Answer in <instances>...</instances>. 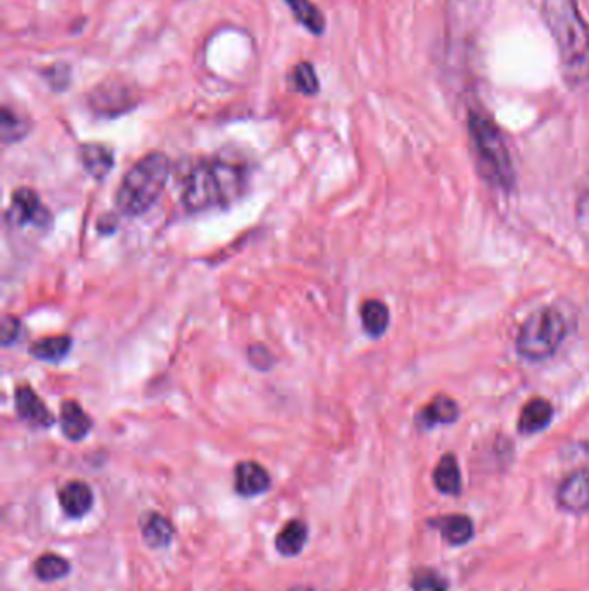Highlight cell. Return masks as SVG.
Listing matches in <instances>:
<instances>
[{
    "mask_svg": "<svg viewBox=\"0 0 589 591\" xmlns=\"http://www.w3.org/2000/svg\"><path fill=\"white\" fill-rule=\"evenodd\" d=\"M19 329H21V324H19L18 318L13 315H5L2 320V345L11 346L18 339Z\"/></svg>",
    "mask_w": 589,
    "mask_h": 591,
    "instance_id": "obj_28",
    "label": "cell"
},
{
    "mask_svg": "<svg viewBox=\"0 0 589 591\" xmlns=\"http://www.w3.org/2000/svg\"><path fill=\"white\" fill-rule=\"evenodd\" d=\"M70 562L61 556H55V554H45V556H38L35 566H34V573L44 583L63 579V577H66L70 574Z\"/></svg>",
    "mask_w": 589,
    "mask_h": 591,
    "instance_id": "obj_23",
    "label": "cell"
},
{
    "mask_svg": "<svg viewBox=\"0 0 589 591\" xmlns=\"http://www.w3.org/2000/svg\"><path fill=\"white\" fill-rule=\"evenodd\" d=\"M293 87L304 95H314L318 92L320 84L310 63H301L295 66L293 71Z\"/></svg>",
    "mask_w": 589,
    "mask_h": 591,
    "instance_id": "obj_26",
    "label": "cell"
},
{
    "mask_svg": "<svg viewBox=\"0 0 589 591\" xmlns=\"http://www.w3.org/2000/svg\"><path fill=\"white\" fill-rule=\"evenodd\" d=\"M70 349L71 337H68V336H55V337H45V339L36 341L30 351L38 360L57 364L70 353Z\"/></svg>",
    "mask_w": 589,
    "mask_h": 591,
    "instance_id": "obj_22",
    "label": "cell"
},
{
    "mask_svg": "<svg viewBox=\"0 0 589 591\" xmlns=\"http://www.w3.org/2000/svg\"><path fill=\"white\" fill-rule=\"evenodd\" d=\"M59 504L66 512V516H70L73 519H80L87 516L88 510L94 505L92 487L82 481H71L59 491Z\"/></svg>",
    "mask_w": 589,
    "mask_h": 591,
    "instance_id": "obj_13",
    "label": "cell"
},
{
    "mask_svg": "<svg viewBox=\"0 0 589 591\" xmlns=\"http://www.w3.org/2000/svg\"><path fill=\"white\" fill-rule=\"evenodd\" d=\"M412 590L450 591V586H448V581L444 576H441L431 567H420L412 576Z\"/></svg>",
    "mask_w": 589,
    "mask_h": 591,
    "instance_id": "obj_25",
    "label": "cell"
},
{
    "mask_svg": "<svg viewBox=\"0 0 589 591\" xmlns=\"http://www.w3.org/2000/svg\"><path fill=\"white\" fill-rule=\"evenodd\" d=\"M285 4L293 9L295 19L308 28L314 35L324 34L325 30V18L322 11L313 4L312 0H285Z\"/></svg>",
    "mask_w": 589,
    "mask_h": 591,
    "instance_id": "obj_21",
    "label": "cell"
},
{
    "mask_svg": "<svg viewBox=\"0 0 589 591\" xmlns=\"http://www.w3.org/2000/svg\"><path fill=\"white\" fill-rule=\"evenodd\" d=\"M567 334L564 315L554 308H541L531 315L517 334V351L520 356L541 362L554 355Z\"/></svg>",
    "mask_w": 589,
    "mask_h": 591,
    "instance_id": "obj_5",
    "label": "cell"
},
{
    "mask_svg": "<svg viewBox=\"0 0 589 591\" xmlns=\"http://www.w3.org/2000/svg\"><path fill=\"white\" fill-rule=\"evenodd\" d=\"M175 527L172 522L168 521L161 514H149L145 521L142 522V536L151 548H166L174 539Z\"/></svg>",
    "mask_w": 589,
    "mask_h": 591,
    "instance_id": "obj_17",
    "label": "cell"
},
{
    "mask_svg": "<svg viewBox=\"0 0 589 591\" xmlns=\"http://www.w3.org/2000/svg\"><path fill=\"white\" fill-rule=\"evenodd\" d=\"M556 504L574 516L589 514V469H581L567 476L556 489Z\"/></svg>",
    "mask_w": 589,
    "mask_h": 591,
    "instance_id": "obj_6",
    "label": "cell"
},
{
    "mask_svg": "<svg viewBox=\"0 0 589 591\" xmlns=\"http://www.w3.org/2000/svg\"><path fill=\"white\" fill-rule=\"evenodd\" d=\"M389 308L379 299H368L362 305V324L370 337H381L389 327Z\"/></svg>",
    "mask_w": 589,
    "mask_h": 591,
    "instance_id": "obj_20",
    "label": "cell"
},
{
    "mask_svg": "<svg viewBox=\"0 0 589 591\" xmlns=\"http://www.w3.org/2000/svg\"><path fill=\"white\" fill-rule=\"evenodd\" d=\"M272 485V477L268 470L260 466L258 462H241L235 467V491L245 496H258L261 493L268 491Z\"/></svg>",
    "mask_w": 589,
    "mask_h": 591,
    "instance_id": "obj_9",
    "label": "cell"
},
{
    "mask_svg": "<svg viewBox=\"0 0 589 591\" xmlns=\"http://www.w3.org/2000/svg\"><path fill=\"white\" fill-rule=\"evenodd\" d=\"M7 220L15 226L26 225V224L45 226L51 220V215L42 206L35 191L18 189L13 194L11 206L7 209Z\"/></svg>",
    "mask_w": 589,
    "mask_h": 591,
    "instance_id": "obj_7",
    "label": "cell"
},
{
    "mask_svg": "<svg viewBox=\"0 0 589 591\" xmlns=\"http://www.w3.org/2000/svg\"><path fill=\"white\" fill-rule=\"evenodd\" d=\"M243 170L225 161H203L192 168L184 189V205L192 213L234 201L243 189Z\"/></svg>",
    "mask_w": 589,
    "mask_h": 591,
    "instance_id": "obj_3",
    "label": "cell"
},
{
    "mask_svg": "<svg viewBox=\"0 0 589 591\" xmlns=\"http://www.w3.org/2000/svg\"><path fill=\"white\" fill-rule=\"evenodd\" d=\"M458 417V403L446 395H439L420 410V414L416 416V424L420 426V429H434L443 424H453Z\"/></svg>",
    "mask_w": 589,
    "mask_h": 591,
    "instance_id": "obj_11",
    "label": "cell"
},
{
    "mask_svg": "<svg viewBox=\"0 0 589 591\" xmlns=\"http://www.w3.org/2000/svg\"><path fill=\"white\" fill-rule=\"evenodd\" d=\"M306 539H308V526L304 522H287L275 538V548L280 556H299L306 545Z\"/></svg>",
    "mask_w": 589,
    "mask_h": 591,
    "instance_id": "obj_18",
    "label": "cell"
},
{
    "mask_svg": "<svg viewBox=\"0 0 589 591\" xmlns=\"http://www.w3.org/2000/svg\"><path fill=\"white\" fill-rule=\"evenodd\" d=\"M543 16L554 38L560 70L571 85L589 78V30L577 0H543Z\"/></svg>",
    "mask_w": 589,
    "mask_h": 591,
    "instance_id": "obj_1",
    "label": "cell"
},
{
    "mask_svg": "<svg viewBox=\"0 0 589 591\" xmlns=\"http://www.w3.org/2000/svg\"><path fill=\"white\" fill-rule=\"evenodd\" d=\"M575 224L579 234L589 249V187L581 192L577 205H575Z\"/></svg>",
    "mask_w": 589,
    "mask_h": 591,
    "instance_id": "obj_27",
    "label": "cell"
},
{
    "mask_svg": "<svg viewBox=\"0 0 589 591\" xmlns=\"http://www.w3.org/2000/svg\"><path fill=\"white\" fill-rule=\"evenodd\" d=\"M90 103L95 111L105 115H116L126 111V107L134 105L132 94L122 84H105L103 87L95 88L90 97Z\"/></svg>",
    "mask_w": 589,
    "mask_h": 591,
    "instance_id": "obj_12",
    "label": "cell"
},
{
    "mask_svg": "<svg viewBox=\"0 0 589 591\" xmlns=\"http://www.w3.org/2000/svg\"><path fill=\"white\" fill-rule=\"evenodd\" d=\"M434 486L443 495L458 496L462 493V472L453 453H446L437 462L433 474Z\"/></svg>",
    "mask_w": 589,
    "mask_h": 591,
    "instance_id": "obj_16",
    "label": "cell"
},
{
    "mask_svg": "<svg viewBox=\"0 0 589 591\" xmlns=\"http://www.w3.org/2000/svg\"><path fill=\"white\" fill-rule=\"evenodd\" d=\"M0 132H2L4 144H11V142L23 139L28 134V123L25 122L15 111H11L9 107H4L2 118H0Z\"/></svg>",
    "mask_w": 589,
    "mask_h": 591,
    "instance_id": "obj_24",
    "label": "cell"
},
{
    "mask_svg": "<svg viewBox=\"0 0 589 591\" xmlns=\"http://www.w3.org/2000/svg\"><path fill=\"white\" fill-rule=\"evenodd\" d=\"M468 137L479 175L489 185L510 191L515 185V170L496 123L483 113L472 111L468 116Z\"/></svg>",
    "mask_w": 589,
    "mask_h": 591,
    "instance_id": "obj_2",
    "label": "cell"
},
{
    "mask_svg": "<svg viewBox=\"0 0 589 591\" xmlns=\"http://www.w3.org/2000/svg\"><path fill=\"white\" fill-rule=\"evenodd\" d=\"M172 170L170 157L151 153L137 161L123 176L116 192V206L126 216H139L156 205Z\"/></svg>",
    "mask_w": 589,
    "mask_h": 591,
    "instance_id": "obj_4",
    "label": "cell"
},
{
    "mask_svg": "<svg viewBox=\"0 0 589 591\" xmlns=\"http://www.w3.org/2000/svg\"><path fill=\"white\" fill-rule=\"evenodd\" d=\"M80 159L94 178H105L115 165L113 153L101 144H85L80 149Z\"/></svg>",
    "mask_w": 589,
    "mask_h": 591,
    "instance_id": "obj_19",
    "label": "cell"
},
{
    "mask_svg": "<svg viewBox=\"0 0 589 591\" xmlns=\"http://www.w3.org/2000/svg\"><path fill=\"white\" fill-rule=\"evenodd\" d=\"M94 422L78 401H65L61 406V429L70 441H82L90 433Z\"/></svg>",
    "mask_w": 589,
    "mask_h": 591,
    "instance_id": "obj_15",
    "label": "cell"
},
{
    "mask_svg": "<svg viewBox=\"0 0 589 591\" xmlns=\"http://www.w3.org/2000/svg\"><path fill=\"white\" fill-rule=\"evenodd\" d=\"M16 410L19 417L34 427H51L54 424L53 414L28 384L16 389Z\"/></svg>",
    "mask_w": 589,
    "mask_h": 591,
    "instance_id": "obj_8",
    "label": "cell"
},
{
    "mask_svg": "<svg viewBox=\"0 0 589 591\" xmlns=\"http://www.w3.org/2000/svg\"><path fill=\"white\" fill-rule=\"evenodd\" d=\"M429 526L435 527L451 546L467 545L475 535L474 522L468 516H462V514H450V516L429 519Z\"/></svg>",
    "mask_w": 589,
    "mask_h": 591,
    "instance_id": "obj_10",
    "label": "cell"
},
{
    "mask_svg": "<svg viewBox=\"0 0 589 591\" xmlns=\"http://www.w3.org/2000/svg\"><path fill=\"white\" fill-rule=\"evenodd\" d=\"M554 418V408L544 398H533L525 403L519 417V431L522 435H536L548 427Z\"/></svg>",
    "mask_w": 589,
    "mask_h": 591,
    "instance_id": "obj_14",
    "label": "cell"
},
{
    "mask_svg": "<svg viewBox=\"0 0 589 591\" xmlns=\"http://www.w3.org/2000/svg\"><path fill=\"white\" fill-rule=\"evenodd\" d=\"M289 591H312L310 588H304V586H297V588H293V590Z\"/></svg>",
    "mask_w": 589,
    "mask_h": 591,
    "instance_id": "obj_29",
    "label": "cell"
}]
</instances>
